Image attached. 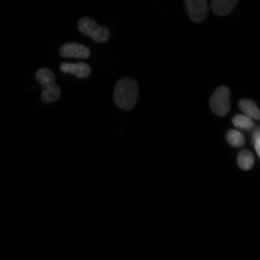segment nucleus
Here are the masks:
<instances>
[{
    "mask_svg": "<svg viewBox=\"0 0 260 260\" xmlns=\"http://www.w3.org/2000/svg\"><path fill=\"white\" fill-rule=\"evenodd\" d=\"M139 96L137 83L130 78H122L116 84L113 93V100L117 106L125 111L134 108Z\"/></svg>",
    "mask_w": 260,
    "mask_h": 260,
    "instance_id": "obj_1",
    "label": "nucleus"
},
{
    "mask_svg": "<svg viewBox=\"0 0 260 260\" xmlns=\"http://www.w3.org/2000/svg\"><path fill=\"white\" fill-rule=\"evenodd\" d=\"M36 77L42 86V102L47 104L56 102L60 99L61 91L56 83L54 74L48 68H44L38 71Z\"/></svg>",
    "mask_w": 260,
    "mask_h": 260,
    "instance_id": "obj_2",
    "label": "nucleus"
},
{
    "mask_svg": "<svg viewBox=\"0 0 260 260\" xmlns=\"http://www.w3.org/2000/svg\"><path fill=\"white\" fill-rule=\"evenodd\" d=\"M78 28L84 35L87 36L97 43H104L109 40L110 31L109 29L100 26L93 19L87 17L81 18L78 22Z\"/></svg>",
    "mask_w": 260,
    "mask_h": 260,
    "instance_id": "obj_3",
    "label": "nucleus"
},
{
    "mask_svg": "<svg viewBox=\"0 0 260 260\" xmlns=\"http://www.w3.org/2000/svg\"><path fill=\"white\" fill-rule=\"evenodd\" d=\"M230 90L225 86H220L214 90L210 99V106L216 115L224 116L231 109Z\"/></svg>",
    "mask_w": 260,
    "mask_h": 260,
    "instance_id": "obj_4",
    "label": "nucleus"
},
{
    "mask_svg": "<svg viewBox=\"0 0 260 260\" xmlns=\"http://www.w3.org/2000/svg\"><path fill=\"white\" fill-rule=\"evenodd\" d=\"M184 2L191 21L201 23L206 19L209 13L206 0H184Z\"/></svg>",
    "mask_w": 260,
    "mask_h": 260,
    "instance_id": "obj_5",
    "label": "nucleus"
},
{
    "mask_svg": "<svg viewBox=\"0 0 260 260\" xmlns=\"http://www.w3.org/2000/svg\"><path fill=\"white\" fill-rule=\"evenodd\" d=\"M89 48L80 44L68 42L61 45L59 49L60 56L64 58H76L87 59L90 56Z\"/></svg>",
    "mask_w": 260,
    "mask_h": 260,
    "instance_id": "obj_6",
    "label": "nucleus"
},
{
    "mask_svg": "<svg viewBox=\"0 0 260 260\" xmlns=\"http://www.w3.org/2000/svg\"><path fill=\"white\" fill-rule=\"evenodd\" d=\"M60 70L65 74H71L79 79H86L92 73V70L88 64L84 62L79 63H61Z\"/></svg>",
    "mask_w": 260,
    "mask_h": 260,
    "instance_id": "obj_7",
    "label": "nucleus"
},
{
    "mask_svg": "<svg viewBox=\"0 0 260 260\" xmlns=\"http://www.w3.org/2000/svg\"><path fill=\"white\" fill-rule=\"evenodd\" d=\"M238 2L239 0H212L211 7L214 14L225 16L235 10Z\"/></svg>",
    "mask_w": 260,
    "mask_h": 260,
    "instance_id": "obj_8",
    "label": "nucleus"
},
{
    "mask_svg": "<svg viewBox=\"0 0 260 260\" xmlns=\"http://www.w3.org/2000/svg\"><path fill=\"white\" fill-rule=\"evenodd\" d=\"M239 107L241 111L245 114V116L252 120H259V109L257 105L253 101L248 99H243L239 103Z\"/></svg>",
    "mask_w": 260,
    "mask_h": 260,
    "instance_id": "obj_9",
    "label": "nucleus"
},
{
    "mask_svg": "<svg viewBox=\"0 0 260 260\" xmlns=\"http://www.w3.org/2000/svg\"><path fill=\"white\" fill-rule=\"evenodd\" d=\"M255 164L254 156L251 151L245 149L240 152L237 157V164L244 171L251 170Z\"/></svg>",
    "mask_w": 260,
    "mask_h": 260,
    "instance_id": "obj_10",
    "label": "nucleus"
},
{
    "mask_svg": "<svg viewBox=\"0 0 260 260\" xmlns=\"http://www.w3.org/2000/svg\"><path fill=\"white\" fill-rule=\"evenodd\" d=\"M226 138L229 144L235 148L242 147L245 144V137L241 132L237 129H230L226 133Z\"/></svg>",
    "mask_w": 260,
    "mask_h": 260,
    "instance_id": "obj_11",
    "label": "nucleus"
},
{
    "mask_svg": "<svg viewBox=\"0 0 260 260\" xmlns=\"http://www.w3.org/2000/svg\"><path fill=\"white\" fill-rule=\"evenodd\" d=\"M233 123L236 128L245 131L252 130L255 126L253 120L244 115H237L234 117Z\"/></svg>",
    "mask_w": 260,
    "mask_h": 260,
    "instance_id": "obj_12",
    "label": "nucleus"
},
{
    "mask_svg": "<svg viewBox=\"0 0 260 260\" xmlns=\"http://www.w3.org/2000/svg\"><path fill=\"white\" fill-rule=\"evenodd\" d=\"M260 130L259 126L256 127V128L254 130L253 133V144H254V147L255 149V151L256 153L258 156V157H260Z\"/></svg>",
    "mask_w": 260,
    "mask_h": 260,
    "instance_id": "obj_13",
    "label": "nucleus"
}]
</instances>
